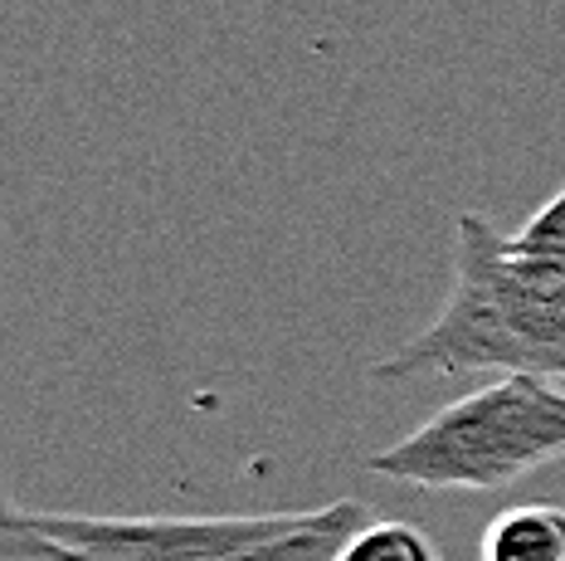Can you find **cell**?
<instances>
[{
  "label": "cell",
  "mask_w": 565,
  "mask_h": 561,
  "mask_svg": "<svg viewBox=\"0 0 565 561\" xmlns=\"http://www.w3.org/2000/svg\"><path fill=\"white\" fill-rule=\"evenodd\" d=\"M454 294L444 313L399 352L371 367V381H424L463 371H526L565 381V313L541 303L508 264V235L488 215L458 220Z\"/></svg>",
  "instance_id": "6da1fadb"
},
{
  "label": "cell",
  "mask_w": 565,
  "mask_h": 561,
  "mask_svg": "<svg viewBox=\"0 0 565 561\" xmlns=\"http://www.w3.org/2000/svg\"><path fill=\"white\" fill-rule=\"evenodd\" d=\"M565 454V385L551 377H512L482 385L429 415L415 435L371 454L366 469L429 494H492Z\"/></svg>",
  "instance_id": "7a4b0ae2"
},
{
  "label": "cell",
  "mask_w": 565,
  "mask_h": 561,
  "mask_svg": "<svg viewBox=\"0 0 565 561\" xmlns=\"http://www.w3.org/2000/svg\"><path fill=\"white\" fill-rule=\"evenodd\" d=\"M20 518L98 561H337L371 512L356 498H337L264 518H78L25 508Z\"/></svg>",
  "instance_id": "3957f363"
},
{
  "label": "cell",
  "mask_w": 565,
  "mask_h": 561,
  "mask_svg": "<svg viewBox=\"0 0 565 561\" xmlns=\"http://www.w3.org/2000/svg\"><path fill=\"white\" fill-rule=\"evenodd\" d=\"M482 561H565V508L556 502L508 508L482 537Z\"/></svg>",
  "instance_id": "277c9868"
},
{
  "label": "cell",
  "mask_w": 565,
  "mask_h": 561,
  "mask_svg": "<svg viewBox=\"0 0 565 561\" xmlns=\"http://www.w3.org/2000/svg\"><path fill=\"white\" fill-rule=\"evenodd\" d=\"M337 561H439L429 547V537L409 522H366L347 547H341Z\"/></svg>",
  "instance_id": "5b68a950"
},
{
  "label": "cell",
  "mask_w": 565,
  "mask_h": 561,
  "mask_svg": "<svg viewBox=\"0 0 565 561\" xmlns=\"http://www.w3.org/2000/svg\"><path fill=\"white\" fill-rule=\"evenodd\" d=\"M0 561H98L88 552H78V547L58 542V537L30 528L25 518H20V508L10 502L6 518H0Z\"/></svg>",
  "instance_id": "8992f818"
},
{
  "label": "cell",
  "mask_w": 565,
  "mask_h": 561,
  "mask_svg": "<svg viewBox=\"0 0 565 561\" xmlns=\"http://www.w3.org/2000/svg\"><path fill=\"white\" fill-rule=\"evenodd\" d=\"M508 250L516 254H561L565 260V186L551 195L546 205L526 220L516 235H508Z\"/></svg>",
  "instance_id": "52a82bcc"
},
{
  "label": "cell",
  "mask_w": 565,
  "mask_h": 561,
  "mask_svg": "<svg viewBox=\"0 0 565 561\" xmlns=\"http://www.w3.org/2000/svg\"><path fill=\"white\" fill-rule=\"evenodd\" d=\"M512 274L522 278V288H532L541 303H551L556 313H565V260L561 254H516L508 250Z\"/></svg>",
  "instance_id": "ba28073f"
}]
</instances>
